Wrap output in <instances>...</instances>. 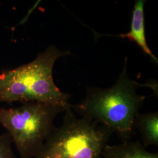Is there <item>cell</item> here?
<instances>
[{
    "instance_id": "6da1fadb",
    "label": "cell",
    "mask_w": 158,
    "mask_h": 158,
    "mask_svg": "<svg viewBox=\"0 0 158 158\" xmlns=\"http://www.w3.org/2000/svg\"><path fill=\"white\" fill-rule=\"evenodd\" d=\"M139 85L131 79L125 62L124 69L111 87H89L85 98L71 108L116 132L123 141H128L134 131V121L146 97L136 91Z\"/></svg>"
},
{
    "instance_id": "ba28073f",
    "label": "cell",
    "mask_w": 158,
    "mask_h": 158,
    "mask_svg": "<svg viewBox=\"0 0 158 158\" xmlns=\"http://www.w3.org/2000/svg\"><path fill=\"white\" fill-rule=\"evenodd\" d=\"M0 158H19L12 149V141L6 132L0 135Z\"/></svg>"
},
{
    "instance_id": "7a4b0ae2",
    "label": "cell",
    "mask_w": 158,
    "mask_h": 158,
    "mask_svg": "<svg viewBox=\"0 0 158 158\" xmlns=\"http://www.w3.org/2000/svg\"><path fill=\"white\" fill-rule=\"evenodd\" d=\"M69 51L49 46L32 62L0 74V103L38 102L67 109L71 96L60 90L55 84L53 69L59 58Z\"/></svg>"
},
{
    "instance_id": "3957f363",
    "label": "cell",
    "mask_w": 158,
    "mask_h": 158,
    "mask_svg": "<svg viewBox=\"0 0 158 158\" xmlns=\"http://www.w3.org/2000/svg\"><path fill=\"white\" fill-rule=\"evenodd\" d=\"M35 158H102L113 132L91 119L77 116L71 105Z\"/></svg>"
},
{
    "instance_id": "8992f818",
    "label": "cell",
    "mask_w": 158,
    "mask_h": 158,
    "mask_svg": "<svg viewBox=\"0 0 158 158\" xmlns=\"http://www.w3.org/2000/svg\"><path fill=\"white\" fill-rule=\"evenodd\" d=\"M102 158H158V154L148 151L139 141H127L118 145L107 144Z\"/></svg>"
},
{
    "instance_id": "52a82bcc",
    "label": "cell",
    "mask_w": 158,
    "mask_h": 158,
    "mask_svg": "<svg viewBox=\"0 0 158 158\" xmlns=\"http://www.w3.org/2000/svg\"><path fill=\"white\" fill-rule=\"evenodd\" d=\"M135 128L141 135L143 147H158V111L139 113L134 121V129Z\"/></svg>"
},
{
    "instance_id": "277c9868",
    "label": "cell",
    "mask_w": 158,
    "mask_h": 158,
    "mask_svg": "<svg viewBox=\"0 0 158 158\" xmlns=\"http://www.w3.org/2000/svg\"><path fill=\"white\" fill-rule=\"evenodd\" d=\"M66 109L38 102L18 107H0V124L6 130L19 158H35L55 128L57 115Z\"/></svg>"
},
{
    "instance_id": "5b68a950",
    "label": "cell",
    "mask_w": 158,
    "mask_h": 158,
    "mask_svg": "<svg viewBox=\"0 0 158 158\" xmlns=\"http://www.w3.org/2000/svg\"><path fill=\"white\" fill-rule=\"evenodd\" d=\"M145 2L144 0L136 1L132 12L130 32L127 34L119 35L118 36L127 38L131 41L135 42L140 47L142 51L149 56L153 61L157 64L158 59L149 48L145 37L144 24V5Z\"/></svg>"
}]
</instances>
